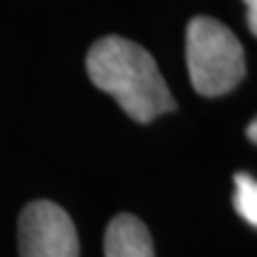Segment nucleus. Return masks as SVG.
Segmentation results:
<instances>
[{
  "label": "nucleus",
  "instance_id": "nucleus-1",
  "mask_svg": "<svg viewBox=\"0 0 257 257\" xmlns=\"http://www.w3.org/2000/svg\"><path fill=\"white\" fill-rule=\"evenodd\" d=\"M86 69L93 86L110 93L141 124L176 107L153 55L128 38L105 36L95 41L86 57Z\"/></svg>",
  "mask_w": 257,
  "mask_h": 257
},
{
  "label": "nucleus",
  "instance_id": "nucleus-2",
  "mask_svg": "<svg viewBox=\"0 0 257 257\" xmlns=\"http://www.w3.org/2000/svg\"><path fill=\"white\" fill-rule=\"evenodd\" d=\"M186 64L193 88L214 98L233 91L245 76V53L229 27L212 17H195L186 29Z\"/></svg>",
  "mask_w": 257,
  "mask_h": 257
},
{
  "label": "nucleus",
  "instance_id": "nucleus-3",
  "mask_svg": "<svg viewBox=\"0 0 257 257\" xmlns=\"http://www.w3.org/2000/svg\"><path fill=\"white\" fill-rule=\"evenodd\" d=\"M19 257H79V236L67 212L50 200L29 202L17 224Z\"/></svg>",
  "mask_w": 257,
  "mask_h": 257
},
{
  "label": "nucleus",
  "instance_id": "nucleus-4",
  "mask_svg": "<svg viewBox=\"0 0 257 257\" xmlns=\"http://www.w3.org/2000/svg\"><path fill=\"white\" fill-rule=\"evenodd\" d=\"M105 257H155L148 226L134 214H117L105 231Z\"/></svg>",
  "mask_w": 257,
  "mask_h": 257
},
{
  "label": "nucleus",
  "instance_id": "nucleus-5",
  "mask_svg": "<svg viewBox=\"0 0 257 257\" xmlns=\"http://www.w3.org/2000/svg\"><path fill=\"white\" fill-rule=\"evenodd\" d=\"M233 205L243 219L250 226L257 224V181L255 176L238 172L236 174V193H233Z\"/></svg>",
  "mask_w": 257,
  "mask_h": 257
},
{
  "label": "nucleus",
  "instance_id": "nucleus-6",
  "mask_svg": "<svg viewBox=\"0 0 257 257\" xmlns=\"http://www.w3.org/2000/svg\"><path fill=\"white\" fill-rule=\"evenodd\" d=\"M248 12V29L250 34H257V0H243Z\"/></svg>",
  "mask_w": 257,
  "mask_h": 257
},
{
  "label": "nucleus",
  "instance_id": "nucleus-7",
  "mask_svg": "<svg viewBox=\"0 0 257 257\" xmlns=\"http://www.w3.org/2000/svg\"><path fill=\"white\" fill-rule=\"evenodd\" d=\"M255 134H257V121L252 119V121H250V126H248V138H250V141H252V143H255V141H257V136H255Z\"/></svg>",
  "mask_w": 257,
  "mask_h": 257
}]
</instances>
